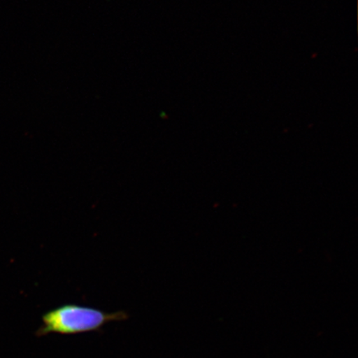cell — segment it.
Returning <instances> with one entry per match:
<instances>
[{
  "label": "cell",
  "instance_id": "1",
  "mask_svg": "<svg viewBox=\"0 0 358 358\" xmlns=\"http://www.w3.org/2000/svg\"><path fill=\"white\" fill-rule=\"evenodd\" d=\"M123 311L106 313L95 308L66 303L45 313L43 325L38 329V337L50 334L77 335L100 330L111 322L127 320Z\"/></svg>",
  "mask_w": 358,
  "mask_h": 358
}]
</instances>
